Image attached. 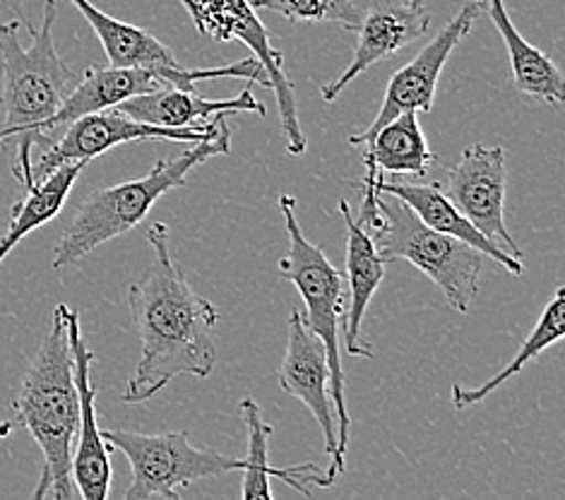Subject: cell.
Listing matches in <instances>:
<instances>
[{
  "label": "cell",
  "instance_id": "7402d4cb",
  "mask_svg": "<svg viewBox=\"0 0 565 500\" xmlns=\"http://www.w3.org/2000/svg\"><path fill=\"white\" fill-rule=\"evenodd\" d=\"M85 161H75V164H63L56 171H51L46 179L36 181L30 191H24V198L15 202L10 210V224L0 236V263L15 251L22 238L36 232L39 226L56 220L65 200H68L73 185L77 183L79 173L85 171Z\"/></svg>",
  "mask_w": 565,
  "mask_h": 500
},
{
  "label": "cell",
  "instance_id": "ffe728a7",
  "mask_svg": "<svg viewBox=\"0 0 565 500\" xmlns=\"http://www.w3.org/2000/svg\"><path fill=\"white\" fill-rule=\"evenodd\" d=\"M71 3L89 22L111 67H147V71L181 67L173 51L142 26L106 15L92 0H71Z\"/></svg>",
  "mask_w": 565,
  "mask_h": 500
},
{
  "label": "cell",
  "instance_id": "5bb4252c",
  "mask_svg": "<svg viewBox=\"0 0 565 500\" xmlns=\"http://www.w3.org/2000/svg\"><path fill=\"white\" fill-rule=\"evenodd\" d=\"M428 26L430 15L426 0H369V8L363 10L356 30L359 42L354 56L340 77L320 87V97L328 104L338 102L340 94L361 73H366L375 63L393 58L402 49L419 42L428 32Z\"/></svg>",
  "mask_w": 565,
  "mask_h": 500
},
{
  "label": "cell",
  "instance_id": "52a82bcc",
  "mask_svg": "<svg viewBox=\"0 0 565 500\" xmlns=\"http://www.w3.org/2000/svg\"><path fill=\"white\" fill-rule=\"evenodd\" d=\"M102 438L130 462L132 479L124 500H181V491L195 481L214 479L228 471H244L246 459L228 457L212 448H195L185 430L140 434V430L106 428Z\"/></svg>",
  "mask_w": 565,
  "mask_h": 500
},
{
  "label": "cell",
  "instance_id": "2e32d148",
  "mask_svg": "<svg viewBox=\"0 0 565 500\" xmlns=\"http://www.w3.org/2000/svg\"><path fill=\"white\" fill-rule=\"evenodd\" d=\"M116 111L126 114L142 124L161 126V128H193L203 126L214 116H232L241 111H250L265 116V104L253 97L250 87H246L238 97L232 99H207L195 92L161 87L150 94H138L116 106Z\"/></svg>",
  "mask_w": 565,
  "mask_h": 500
},
{
  "label": "cell",
  "instance_id": "83f0119b",
  "mask_svg": "<svg viewBox=\"0 0 565 500\" xmlns=\"http://www.w3.org/2000/svg\"><path fill=\"white\" fill-rule=\"evenodd\" d=\"M181 6L188 10V15H191V20L195 22V15H198V8H195V0H181Z\"/></svg>",
  "mask_w": 565,
  "mask_h": 500
},
{
  "label": "cell",
  "instance_id": "4316f807",
  "mask_svg": "<svg viewBox=\"0 0 565 500\" xmlns=\"http://www.w3.org/2000/svg\"><path fill=\"white\" fill-rule=\"evenodd\" d=\"M12 428H15V422H0V440L8 438L12 434Z\"/></svg>",
  "mask_w": 565,
  "mask_h": 500
},
{
  "label": "cell",
  "instance_id": "30bf717a",
  "mask_svg": "<svg viewBox=\"0 0 565 500\" xmlns=\"http://www.w3.org/2000/svg\"><path fill=\"white\" fill-rule=\"evenodd\" d=\"M483 10H487V0H465L462 8L455 12V18L443 26V30L430 39L419 53H416L414 61H409L405 67H399V71L393 75L383 94L379 116L373 118V124L366 130L352 135V138H349V145L361 147L371 142L373 135L379 132L385 124H390V120L397 118L402 111H414V114L434 111L436 87L443 73V65L448 63L457 44L472 32V26Z\"/></svg>",
  "mask_w": 565,
  "mask_h": 500
},
{
  "label": "cell",
  "instance_id": "4fadbf2b",
  "mask_svg": "<svg viewBox=\"0 0 565 500\" xmlns=\"http://www.w3.org/2000/svg\"><path fill=\"white\" fill-rule=\"evenodd\" d=\"M65 330L73 351V373L79 395V430L73 450V483L79 500H109L111 491V448L102 438L97 424V390L92 385L94 357L79 328V313L61 304Z\"/></svg>",
  "mask_w": 565,
  "mask_h": 500
},
{
  "label": "cell",
  "instance_id": "ba28073f",
  "mask_svg": "<svg viewBox=\"0 0 565 500\" xmlns=\"http://www.w3.org/2000/svg\"><path fill=\"white\" fill-rule=\"evenodd\" d=\"M220 138H232V128L226 124V116L220 114L210 118L203 126L193 128H161L142 124V120L130 118L116 109H106L99 114H89L73 120L56 140L46 145V150L32 161V181H42L51 171H56L63 164H75L114 150L118 145L128 142H154V140H171V142H210Z\"/></svg>",
  "mask_w": 565,
  "mask_h": 500
},
{
  "label": "cell",
  "instance_id": "7a4b0ae2",
  "mask_svg": "<svg viewBox=\"0 0 565 500\" xmlns=\"http://www.w3.org/2000/svg\"><path fill=\"white\" fill-rule=\"evenodd\" d=\"M58 18L56 0L44 3L42 26L26 22L32 42H20V18L0 24V104L3 126L0 145L15 142L12 175L30 191L32 150L44 145V128L77 85L73 67L58 56L53 44V22Z\"/></svg>",
  "mask_w": 565,
  "mask_h": 500
},
{
  "label": "cell",
  "instance_id": "d6986e66",
  "mask_svg": "<svg viewBox=\"0 0 565 500\" xmlns=\"http://www.w3.org/2000/svg\"><path fill=\"white\" fill-rule=\"evenodd\" d=\"M241 418L246 424L248 436V455L244 467V489H241V500H275L273 498V479H281L289 483L291 489L299 491L301 496H311V486H320V489H330L334 483L328 471H320L313 462H306L299 467H285L277 469L267 462V445H270L273 426L263 422L260 404L253 402L250 397L238 402Z\"/></svg>",
  "mask_w": 565,
  "mask_h": 500
},
{
  "label": "cell",
  "instance_id": "9c48e42d",
  "mask_svg": "<svg viewBox=\"0 0 565 500\" xmlns=\"http://www.w3.org/2000/svg\"><path fill=\"white\" fill-rule=\"evenodd\" d=\"M198 15L195 30L214 42H244L253 58L263 65L270 79V89L277 94L279 126L285 132L287 152L301 157L306 152V135L299 124V109H296V94L291 79L285 73V56L273 46V34L260 22L258 10L250 0H195Z\"/></svg>",
  "mask_w": 565,
  "mask_h": 500
},
{
  "label": "cell",
  "instance_id": "3957f363",
  "mask_svg": "<svg viewBox=\"0 0 565 500\" xmlns=\"http://www.w3.org/2000/svg\"><path fill=\"white\" fill-rule=\"evenodd\" d=\"M12 409H15L18 424L30 430L44 455V469L49 475L46 500H79L73 483L79 395L61 306L53 310L51 330L22 377Z\"/></svg>",
  "mask_w": 565,
  "mask_h": 500
},
{
  "label": "cell",
  "instance_id": "e0dca14e",
  "mask_svg": "<svg viewBox=\"0 0 565 500\" xmlns=\"http://www.w3.org/2000/svg\"><path fill=\"white\" fill-rule=\"evenodd\" d=\"M340 214L347 226V279L349 301L344 308V347L356 359H373V347L361 340V322L366 308L385 277V260L373 238L354 222V212L347 200H340Z\"/></svg>",
  "mask_w": 565,
  "mask_h": 500
},
{
  "label": "cell",
  "instance_id": "484cf974",
  "mask_svg": "<svg viewBox=\"0 0 565 500\" xmlns=\"http://www.w3.org/2000/svg\"><path fill=\"white\" fill-rule=\"evenodd\" d=\"M46 498H49V475H46V469H42V477H39L32 496L26 500H46Z\"/></svg>",
  "mask_w": 565,
  "mask_h": 500
},
{
  "label": "cell",
  "instance_id": "d4e9b609",
  "mask_svg": "<svg viewBox=\"0 0 565 500\" xmlns=\"http://www.w3.org/2000/svg\"><path fill=\"white\" fill-rule=\"evenodd\" d=\"M255 10H273L291 22H328L356 32L363 10L356 0H250Z\"/></svg>",
  "mask_w": 565,
  "mask_h": 500
},
{
  "label": "cell",
  "instance_id": "7c38bea8",
  "mask_svg": "<svg viewBox=\"0 0 565 500\" xmlns=\"http://www.w3.org/2000/svg\"><path fill=\"white\" fill-rule=\"evenodd\" d=\"M277 383L316 418L322 440H326V453L332 459L328 477L334 481L344 471L347 459L338 450V418H334L330 397L328 354L318 337L308 332L299 308L289 313L287 351L281 366L277 369Z\"/></svg>",
  "mask_w": 565,
  "mask_h": 500
},
{
  "label": "cell",
  "instance_id": "277c9868",
  "mask_svg": "<svg viewBox=\"0 0 565 500\" xmlns=\"http://www.w3.org/2000/svg\"><path fill=\"white\" fill-rule=\"evenodd\" d=\"M232 152V138H220L210 142H195L191 150L177 159L159 161L142 179L106 185L92 191L79 202L71 224L65 226L61 241L53 251V269H63L87 258L104 243L128 234L136 228L159 198L177 191L188 183V173L205 164L207 159Z\"/></svg>",
  "mask_w": 565,
  "mask_h": 500
},
{
  "label": "cell",
  "instance_id": "44dd1931",
  "mask_svg": "<svg viewBox=\"0 0 565 500\" xmlns=\"http://www.w3.org/2000/svg\"><path fill=\"white\" fill-rule=\"evenodd\" d=\"M487 12L505 44L515 89L524 97L561 106L565 99L561 67L518 32L503 0H487Z\"/></svg>",
  "mask_w": 565,
  "mask_h": 500
},
{
  "label": "cell",
  "instance_id": "603a6c76",
  "mask_svg": "<svg viewBox=\"0 0 565 500\" xmlns=\"http://www.w3.org/2000/svg\"><path fill=\"white\" fill-rule=\"evenodd\" d=\"M366 145L369 150L363 152V161L379 169L383 175L393 173L424 179L428 167L436 161V155L430 152L419 126V116L414 111H402L375 132Z\"/></svg>",
  "mask_w": 565,
  "mask_h": 500
},
{
  "label": "cell",
  "instance_id": "8992f818",
  "mask_svg": "<svg viewBox=\"0 0 565 500\" xmlns=\"http://www.w3.org/2000/svg\"><path fill=\"white\" fill-rule=\"evenodd\" d=\"M356 224L373 238L385 263H412L436 284L455 310L467 313L479 294L483 265V255L477 248L460 238L434 232L399 198L381 191L375 193L373 217Z\"/></svg>",
  "mask_w": 565,
  "mask_h": 500
},
{
  "label": "cell",
  "instance_id": "cb8c5ba5",
  "mask_svg": "<svg viewBox=\"0 0 565 500\" xmlns=\"http://www.w3.org/2000/svg\"><path fill=\"white\" fill-rule=\"evenodd\" d=\"M565 334V289L558 287L554 291V299L546 304V308L542 310L540 320H536V326L532 328L527 340L522 342V347L518 349V354L513 357V361L503 366L501 373H495L493 377H489L483 385L477 387H465V385H452V407L455 409H467V407H475V404H481L487 400L491 392H495L503 383H508L510 377L518 375L524 366L532 359H536L546 351L551 344H556L558 340H563Z\"/></svg>",
  "mask_w": 565,
  "mask_h": 500
},
{
  "label": "cell",
  "instance_id": "5b68a950",
  "mask_svg": "<svg viewBox=\"0 0 565 500\" xmlns=\"http://www.w3.org/2000/svg\"><path fill=\"white\" fill-rule=\"evenodd\" d=\"M279 212L285 217L289 253L277 263L281 279L291 281L301 294L306 310L303 322L311 334L326 347L328 369H330V397L338 418V450L347 459L349 434H352V418H349L344 397V371L340 359V328L347 308L344 275L334 267L320 246L311 243L301 232L299 217H296V198L285 193L279 198Z\"/></svg>",
  "mask_w": 565,
  "mask_h": 500
},
{
  "label": "cell",
  "instance_id": "6da1fadb",
  "mask_svg": "<svg viewBox=\"0 0 565 500\" xmlns=\"http://www.w3.org/2000/svg\"><path fill=\"white\" fill-rule=\"evenodd\" d=\"M147 241L154 260L128 289L142 354L120 397L126 404L152 400L179 375L207 377L217 363L214 330L220 326V310L191 289L171 255L167 224H150Z\"/></svg>",
  "mask_w": 565,
  "mask_h": 500
},
{
  "label": "cell",
  "instance_id": "ac0fdd59",
  "mask_svg": "<svg viewBox=\"0 0 565 500\" xmlns=\"http://www.w3.org/2000/svg\"><path fill=\"white\" fill-rule=\"evenodd\" d=\"M375 185H379L381 193H390L399 198L405 205L419 217L426 226L434 228V232L448 234L452 238H460L469 246L477 248L481 255H489L493 263L501 265L503 269H508L510 275L520 277L524 273L522 260L508 255L505 251H501L498 246L483 236L481 232L469 224L460 210H457L450 198L446 195V191L438 183H405V181H387L385 175L379 171L375 175Z\"/></svg>",
  "mask_w": 565,
  "mask_h": 500
},
{
  "label": "cell",
  "instance_id": "8fae6325",
  "mask_svg": "<svg viewBox=\"0 0 565 500\" xmlns=\"http://www.w3.org/2000/svg\"><path fill=\"white\" fill-rule=\"evenodd\" d=\"M508 193L505 150L503 147L472 145L462 152L460 161L448 173V198L462 217L477 232L487 236L493 246L522 260V251L510 236L503 210Z\"/></svg>",
  "mask_w": 565,
  "mask_h": 500
},
{
  "label": "cell",
  "instance_id": "9a60e30c",
  "mask_svg": "<svg viewBox=\"0 0 565 500\" xmlns=\"http://www.w3.org/2000/svg\"><path fill=\"white\" fill-rule=\"evenodd\" d=\"M161 87H169L164 83V77H161V71L92 65L87 67V73L77 79L75 89L68 94V99L63 102L61 109L51 116L44 128V145H51L77 118L99 114L106 109H116L120 102L138 97V94L157 92Z\"/></svg>",
  "mask_w": 565,
  "mask_h": 500
}]
</instances>
